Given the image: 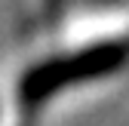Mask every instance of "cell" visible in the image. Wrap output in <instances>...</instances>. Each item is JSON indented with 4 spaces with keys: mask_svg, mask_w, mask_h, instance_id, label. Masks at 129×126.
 <instances>
[{
    "mask_svg": "<svg viewBox=\"0 0 129 126\" xmlns=\"http://www.w3.org/2000/svg\"><path fill=\"white\" fill-rule=\"evenodd\" d=\"M126 58H129V37L95 43L89 49H80V52L64 55V58L40 61L22 80V102L25 105H43L49 96L61 92L64 86L86 83V80H95V77L117 71Z\"/></svg>",
    "mask_w": 129,
    "mask_h": 126,
    "instance_id": "6da1fadb",
    "label": "cell"
}]
</instances>
